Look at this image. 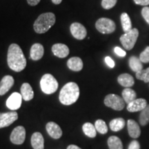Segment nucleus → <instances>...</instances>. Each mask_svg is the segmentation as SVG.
Instances as JSON below:
<instances>
[{
	"label": "nucleus",
	"mask_w": 149,
	"mask_h": 149,
	"mask_svg": "<svg viewBox=\"0 0 149 149\" xmlns=\"http://www.w3.org/2000/svg\"><path fill=\"white\" fill-rule=\"evenodd\" d=\"M7 62L9 68L15 72L22 71L26 66V60L23 51L17 44H12L9 46Z\"/></svg>",
	"instance_id": "nucleus-1"
},
{
	"label": "nucleus",
	"mask_w": 149,
	"mask_h": 149,
	"mask_svg": "<svg viewBox=\"0 0 149 149\" xmlns=\"http://www.w3.org/2000/svg\"><path fill=\"white\" fill-rule=\"evenodd\" d=\"M79 97V88L74 82H68L65 84L59 93V100L64 105H71L77 101Z\"/></svg>",
	"instance_id": "nucleus-2"
},
{
	"label": "nucleus",
	"mask_w": 149,
	"mask_h": 149,
	"mask_svg": "<svg viewBox=\"0 0 149 149\" xmlns=\"http://www.w3.org/2000/svg\"><path fill=\"white\" fill-rule=\"evenodd\" d=\"M55 15L53 13L41 14L35 20L33 25L34 31L38 34L45 33L55 24Z\"/></svg>",
	"instance_id": "nucleus-3"
},
{
	"label": "nucleus",
	"mask_w": 149,
	"mask_h": 149,
	"mask_svg": "<svg viewBox=\"0 0 149 149\" xmlns=\"http://www.w3.org/2000/svg\"><path fill=\"white\" fill-rule=\"evenodd\" d=\"M40 86L42 92L45 94L51 95L57 91L58 88V82L52 74H45L41 79Z\"/></svg>",
	"instance_id": "nucleus-4"
},
{
	"label": "nucleus",
	"mask_w": 149,
	"mask_h": 149,
	"mask_svg": "<svg viewBox=\"0 0 149 149\" xmlns=\"http://www.w3.org/2000/svg\"><path fill=\"white\" fill-rule=\"evenodd\" d=\"M139 36V31L137 29H132L120 37V42L125 49H133Z\"/></svg>",
	"instance_id": "nucleus-5"
},
{
	"label": "nucleus",
	"mask_w": 149,
	"mask_h": 149,
	"mask_svg": "<svg viewBox=\"0 0 149 149\" xmlns=\"http://www.w3.org/2000/svg\"><path fill=\"white\" fill-rule=\"evenodd\" d=\"M104 104L115 111H122L125 107L124 99L115 94H109L104 98Z\"/></svg>",
	"instance_id": "nucleus-6"
},
{
	"label": "nucleus",
	"mask_w": 149,
	"mask_h": 149,
	"mask_svg": "<svg viewBox=\"0 0 149 149\" xmlns=\"http://www.w3.org/2000/svg\"><path fill=\"white\" fill-rule=\"evenodd\" d=\"M95 27L99 32L103 34H111L116 29L115 22L112 19L105 17L99 19L95 23Z\"/></svg>",
	"instance_id": "nucleus-7"
},
{
	"label": "nucleus",
	"mask_w": 149,
	"mask_h": 149,
	"mask_svg": "<svg viewBox=\"0 0 149 149\" xmlns=\"http://www.w3.org/2000/svg\"><path fill=\"white\" fill-rule=\"evenodd\" d=\"M10 141L13 144L21 145L23 144L26 139V130L24 126H17L11 133L10 137Z\"/></svg>",
	"instance_id": "nucleus-8"
},
{
	"label": "nucleus",
	"mask_w": 149,
	"mask_h": 149,
	"mask_svg": "<svg viewBox=\"0 0 149 149\" xmlns=\"http://www.w3.org/2000/svg\"><path fill=\"white\" fill-rule=\"evenodd\" d=\"M18 119V114L15 111L8 113H0V128L7 127L11 125Z\"/></svg>",
	"instance_id": "nucleus-9"
},
{
	"label": "nucleus",
	"mask_w": 149,
	"mask_h": 149,
	"mask_svg": "<svg viewBox=\"0 0 149 149\" xmlns=\"http://www.w3.org/2000/svg\"><path fill=\"white\" fill-rule=\"evenodd\" d=\"M70 31L73 37L77 40H82L86 37V29L82 24L78 22H74L70 25Z\"/></svg>",
	"instance_id": "nucleus-10"
},
{
	"label": "nucleus",
	"mask_w": 149,
	"mask_h": 149,
	"mask_svg": "<svg viewBox=\"0 0 149 149\" xmlns=\"http://www.w3.org/2000/svg\"><path fill=\"white\" fill-rule=\"evenodd\" d=\"M22 96L19 93H13L10 95L6 101V107L12 111H15L21 107Z\"/></svg>",
	"instance_id": "nucleus-11"
},
{
	"label": "nucleus",
	"mask_w": 149,
	"mask_h": 149,
	"mask_svg": "<svg viewBox=\"0 0 149 149\" xmlns=\"http://www.w3.org/2000/svg\"><path fill=\"white\" fill-rule=\"evenodd\" d=\"M148 104H147L146 100L144 98H139L135 99L133 102L128 104L127 109L128 111L130 113H135V112L141 111L144 110L145 108L147 107Z\"/></svg>",
	"instance_id": "nucleus-12"
},
{
	"label": "nucleus",
	"mask_w": 149,
	"mask_h": 149,
	"mask_svg": "<svg viewBox=\"0 0 149 149\" xmlns=\"http://www.w3.org/2000/svg\"><path fill=\"white\" fill-rule=\"evenodd\" d=\"M48 135L53 139H59L62 136V130L58 124L53 122H48L46 126Z\"/></svg>",
	"instance_id": "nucleus-13"
},
{
	"label": "nucleus",
	"mask_w": 149,
	"mask_h": 149,
	"mask_svg": "<svg viewBox=\"0 0 149 149\" xmlns=\"http://www.w3.org/2000/svg\"><path fill=\"white\" fill-rule=\"evenodd\" d=\"M14 79L12 76L6 75L0 81V95H3L14 85Z\"/></svg>",
	"instance_id": "nucleus-14"
},
{
	"label": "nucleus",
	"mask_w": 149,
	"mask_h": 149,
	"mask_svg": "<svg viewBox=\"0 0 149 149\" xmlns=\"http://www.w3.org/2000/svg\"><path fill=\"white\" fill-rule=\"evenodd\" d=\"M54 55L59 58H65L69 55V48L64 44H55L52 46Z\"/></svg>",
	"instance_id": "nucleus-15"
},
{
	"label": "nucleus",
	"mask_w": 149,
	"mask_h": 149,
	"mask_svg": "<svg viewBox=\"0 0 149 149\" xmlns=\"http://www.w3.org/2000/svg\"><path fill=\"white\" fill-rule=\"evenodd\" d=\"M44 46L42 44H34L31 46V51H30V57L34 61H38L42 58L44 56Z\"/></svg>",
	"instance_id": "nucleus-16"
},
{
	"label": "nucleus",
	"mask_w": 149,
	"mask_h": 149,
	"mask_svg": "<svg viewBox=\"0 0 149 149\" xmlns=\"http://www.w3.org/2000/svg\"><path fill=\"white\" fill-rule=\"evenodd\" d=\"M128 132L132 138H138L141 135V129L137 122L133 120H128L127 122Z\"/></svg>",
	"instance_id": "nucleus-17"
},
{
	"label": "nucleus",
	"mask_w": 149,
	"mask_h": 149,
	"mask_svg": "<svg viewBox=\"0 0 149 149\" xmlns=\"http://www.w3.org/2000/svg\"><path fill=\"white\" fill-rule=\"evenodd\" d=\"M67 66L72 71L78 72L83 68V61L79 57H73L70 58L67 61Z\"/></svg>",
	"instance_id": "nucleus-18"
},
{
	"label": "nucleus",
	"mask_w": 149,
	"mask_h": 149,
	"mask_svg": "<svg viewBox=\"0 0 149 149\" xmlns=\"http://www.w3.org/2000/svg\"><path fill=\"white\" fill-rule=\"evenodd\" d=\"M31 145L33 149H44V140L42 134L35 132L31 137Z\"/></svg>",
	"instance_id": "nucleus-19"
},
{
	"label": "nucleus",
	"mask_w": 149,
	"mask_h": 149,
	"mask_svg": "<svg viewBox=\"0 0 149 149\" xmlns=\"http://www.w3.org/2000/svg\"><path fill=\"white\" fill-rule=\"evenodd\" d=\"M21 95L23 100L25 101H30L34 97V92L29 83H24L21 86Z\"/></svg>",
	"instance_id": "nucleus-20"
},
{
	"label": "nucleus",
	"mask_w": 149,
	"mask_h": 149,
	"mask_svg": "<svg viewBox=\"0 0 149 149\" xmlns=\"http://www.w3.org/2000/svg\"><path fill=\"white\" fill-rule=\"evenodd\" d=\"M117 81L122 86L126 87V88H130L134 85L135 81L133 76L128 73H124L120 74L117 78Z\"/></svg>",
	"instance_id": "nucleus-21"
},
{
	"label": "nucleus",
	"mask_w": 149,
	"mask_h": 149,
	"mask_svg": "<svg viewBox=\"0 0 149 149\" xmlns=\"http://www.w3.org/2000/svg\"><path fill=\"white\" fill-rule=\"evenodd\" d=\"M129 63V66L133 71L137 72L141 71L143 70V65L140 59L138 57H135V56H132L129 58L128 60Z\"/></svg>",
	"instance_id": "nucleus-22"
},
{
	"label": "nucleus",
	"mask_w": 149,
	"mask_h": 149,
	"mask_svg": "<svg viewBox=\"0 0 149 149\" xmlns=\"http://www.w3.org/2000/svg\"><path fill=\"white\" fill-rule=\"evenodd\" d=\"M125 120L123 118L119 117V118H115L114 120H111L109 123V126L113 131L117 132L123 129L125 126Z\"/></svg>",
	"instance_id": "nucleus-23"
},
{
	"label": "nucleus",
	"mask_w": 149,
	"mask_h": 149,
	"mask_svg": "<svg viewBox=\"0 0 149 149\" xmlns=\"http://www.w3.org/2000/svg\"><path fill=\"white\" fill-rule=\"evenodd\" d=\"M122 98L124 99L125 103L128 104L133 100H135L137 97V94H136L135 91L133 89L130 88H126L124 89L122 91Z\"/></svg>",
	"instance_id": "nucleus-24"
},
{
	"label": "nucleus",
	"mask_w": 149,
	"mask_h": 149,
	"mask_svg": "<svg viewBox=\"0 0 149 149\" xmlns=\"http://www.w3.org/2000/svg\"><path fill=\"white\" fill-rule=\"evenodd\" d=\"M82 130L84 133L86 135L88 136L91 138H94L96 137L97 135V130L95 126H93L90 122H86L82 126Z\"/></svg>",
	"instance_id": "nucleus-25"
},
{
	"label": "nucleus",
	"mask_w": 149,
	"mask_h": 149,
	"mask_svg": "<svg viewBox=\"0 0 149 149\" xmlns=\"http://www.w3.org/2000/svg\"><path fill=\"white\" fill-rule=\"evenodd\" d=\"M121 23H122L123 31L125 33H127L132 29V24L130 21V17L126 13H123L121 15Z\"/></svg>",
	"instance_id": "nucleus-26"
},
{
	"label": "nucleus",
	"mask_w": 149,
	"mask_h": 149,
	"mask_svg": "<svg viewBox=\"0 0 149 149\" xmlns=\"http://www.w3.org/2000/svg\"><path fill=\"white\" fill-rule=\"evenodd\" d=\"M109 149H123V144L121 139L117 136H111L108 139Z\"/></svg>",
	"instance_id": "nucleus-27"
},
{
	"label": "nucleus",
	"mask_w": 149,
	"mask_h": 149,
	"mask_svg": "<svg viewBox=\"0 0 149 149\" xmlns=\"http://www.w3.org/2000/svg\"><path fill=\"white\" fill-rule=\"evenodd\" d=\"M139 121L141 126H146L149 123V104L141 111Z\"/></svg>",
	"instance_id": "nucleus-28"
},
{
	"label": "nucleus",
	"mask_w": 149,
	"mask_h": 149,
	"mask_svg": "<svg viewBox=\"0 0 149 149\" xmlns=\"http://www.w3.org/2000/svg\"><path fill=\"white\" fill-rule=\"evenodd\" d=\"M97 131L101 134H106L108 132V126L106 122L102 120H97L95 124Z\"/></svg>",
	"instance_id": "nucleus-29"
},
{
	"label": "nucleus",
	"mask_w": 149,
	"mask_h": 149,
	"mask_svg": "<svg viewBox=\"0 0 149 149\" xmlns=\"http://www.w3.org/2000/svg\"><path fill=\"white\" fill-rule=\"evenodd\" d=\"M135 75L137 79L144 81L145 83L149 82V67L146 69H143L141 71L136 72Z\"/></svg>",
	"instance_id": "nucleus-30"
},
{
	"label": "nucleus",
	"mask_w": 149,
	"mask_h": 149,
	"mask_svg": "<svg viewBox=\"0 0 149 149\" xmlns=\"http://www.w3.org/2000/svg\"><path fill=\"white\" fill-rule=\"evenodd\" d=\"M117 0H102V6L106 10H109L115 6Z\"/></svg>",
	"instance_id": "nucleus-31"
},
{
	"label": "nucleus",
	"mask_w": 149,
	"mask_h": 149,
	"mask_svg": "<svg viewBox=\"0 0 149 149\" xmlns=\"http://www.w3.org/2000/svg\"><path fill=\"white\" fill-rule=\"evenodd\" d=\"M139 58L142 63H149V46H147L144 51L141 53Z\"/></svg>",
	"instance_id": "nucleus-32"
},
{
	"label": "nucleus",
	"mask_w": 149,
	"mask_h": 149,
	"mask_svg": "<svg viewBox=\"0 0 149 149\" xmlns=\"http://www.w3.org/2000/svg\"><path fill=\"white\" fill-rule=\"evenodd\" d=\"M141 15L147 23L149 24V7L145 6L141 10Z\"/></svg>",
	"instance_id": "nucleus-33"
},
{
	"label": "nucleus",
	"mask_w": 149,
	"mask_h": 149,
	"mask_svg": "<svg viewBox=\"0 0 149 149\" xmlns=\"http://www.w3.org/2000/svg\"><path fill=\"white\" fill-rule=\"evenodd\" d=\"M114 51H115V53H116L117 55L119 56V57H125V56L126 55V52L124 51L123 49H122V48H121L117 47V46L114 48Z\"/></svg>",
	"instance_id": "nucleus-34"
},
{
	"label": "nucleus",
	"mask_w": 149,
	"mask_h": 149,
	"mask_svg": "<svg viewBox=\"0 0 149 149\" xmlns=\"http://www.w3.org/2000/svg\"><path fill=\"white\" fill-rule=\"evenodd\" d=\"M128 149H140V145L137 140H133L130 143Z\"/></svg>",
	"instance_id": "nucleus-35"
},
{
	"label": "nucleus",
	"mask_w": 149,
	"mask_h": 149,
	"mask_svg": "<svg viewBox=\"0 0 149 149\" xmlns=\"http://www.w3.org/2000/svg\"><path fill=\"white\" fill-rule=\"evenodd\" d=\"M105 62L106 64H107L108 66H109L110 68H114L115 67V61L112 59L111 57H110L108 56V57H105Z\"/></svg>",
	"instance_id": "nucleus-36"
},
{
	"label": "nucleus",
	"mask_w": 149,
	"mask_h": 149,
	"mask_svg": "<svg viewBox=\"0 0 149 149\" xmlns=\"http://www.w3.org/2000/svg\"><path fill=\"white\" fill-rule=\"evenodd\" d=\"M134 1L137 5L144 6L149 5V0H134Z\"/></svg>",
	"instance_id": "nucleus-37"
},
{
	"label": "nucleus",
	"mask_w": 149,
	"mask_h": 149,
	"mask_svg": "<svg viewBox=\"0 0 149 149\" xmlns=\"http://www.w3.org/2000/svg\"><path fill=\"white\" fill-rule=\"evenodd\" d=\"M41 0H27V2L30 6H35L40 2Z\"/></svg>",
	"instance_id": "nucleus-38"
},
{
	"label": "nucleus",
	"mask_w": 149,
	"mask_h": 149,
	"mask_svg": "<svg viewBox=\"0 0 149 149\" xmlns=\"http://www.w3.org/2000/svg\"><path fill=\"white\" fill-rule=\"evenodd\" d=\"M67 149H81V148H79V147H78L77 146H76V145L71 144V145H70V146H68Z\"/></svg>",
	"instance_id": "nucleus-39"
},
{
	"label": "nucleus",
	"mask_w": 149,
	"mask_h": 149,
	"mask_svg": "<svg viewBox=\"0 0 149 149\" xmlns=\"http://www.w3.org/2000/svg\"><path fill=\"white\" fill-rule=\"evenodd\" d=\"M61 1H62V0H52V2L56 5H58L59 3H61Z\"/></svg>",
	"instance_id": "nucleus-40"
}]
</instances>
